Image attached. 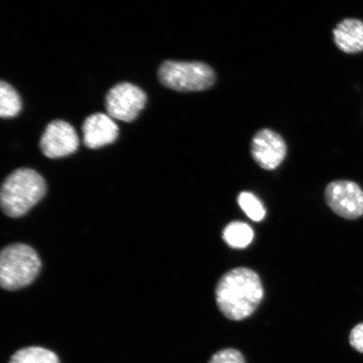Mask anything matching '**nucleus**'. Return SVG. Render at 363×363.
I'll list each match as a JSON object with an SVG mask.
<instances>
[{"instance_id": "13", "label": "nucleus", "mask_w": 363, "mask_h": 363, "mask_svg": "<svg viewBox=\"0 0 363 363\" xmlns=\"http://www.w3.org/2000/svg\"><path fill=\"white\" fill-rule=\"evenodd\" d=\"M10 363H59L55 353L43 347L21 349L11 357Z\"/></svg>"}, {"instance_id": "14", "label": "nucleus", "mask_w": 363, "mask_h": 363, "mask_svg": "<svg viewBox=\"0 0 363 363\" xmlns=\"http://www.w3.org/2000/svg\"><path fill=\"white\" fill-rule=\"evenodd\" d=\"M238 202L245 214L252 220L259 222L264 219L265 208L256 195L249 192H242L239 194Z\"/></svg>"}, {"instance_id": "12", "label": "nucleus", "mask_w": 363, "mask_h": 363, "mask_svg": "<svg viewBox=\"0 0 363 363\" xmlns=\"http://www.w3.org/2000/svg\"><path fill=\"white\" fill-rule=\"evenodd\" d=\"M21 99L17 91L6 82L0 83V116L10 119L19 115L21 111Z\"/></svg>"}, {"instance_id": "9", "label": "nucleus", "mask_w": 363, "mask_h": 363, "mask_svg": "<svg viewBox=\"0 0 363 363\" xmlns=\"http://www.w3.org/2000/svg\"><path fill=\"white\" fill-rule=\"evenodd\" d=\"M83 133L85 146L97 149L115 143L119 135V127L108 113H95L86 118Z\"/></svg>"}, {"instance_id": "5", "label": "nucleus", "mask_w": 363, "mask_h": 363, "mask_svg": "<svg viewBox=\"0 0 363 363\" xmlns=\"http://www.w3.org/2000/svg\"><path fill=\"white\" fill-rule=\"evenodd\" d=\"M146 93L138 86L121 83L112 87L106 94V108L113 120L131 122L138 118L146 106Z\"/></svg>"}, {"instance_id": "15", "label": "nucleus", "mask_w": 363, "mask_h": 363, "mask_svg": "<svg viewBox=\"0 0 363 363\" xmlns=\"http://www.w3.org/2000/svg\"><path fill=\"white\" fill-rule=\"evenodd\" d=\"M208 363H246L242 353L233 348L224 349L215 354Z\"/></svg>"}, {"instance_id": "10", "label": "nucleus", "mask_w": 363, "mask_h": 363, "mask_svg": "<svg viewBox=\"0 0 363 363\" xmlns=\"http://www.w3.org/2000/svg\"><path fill=\"white\" fill-rule=\"evenodd\" d=\"M334 42L337 47L348 54L363 51V22L357 19H346L340 22L333 30Z\"/></svg>"}, {"instance_id": "11", "label": "nucleus", "mask_w": 363, "mask_h": 363, "mask_svg": "<svg viewBox=\"0 0 363 363\" xmlns=\"http://www.w3.org/2000/svg\"><path fill=\"white\" fill-rule=\"evenodd\" d=\"M225 243L230 247L243 249L252 243L254 233L252 227L242 221H233L222 233Z\"/></svg>"}, {"instance_id": "3", "label": "nucleus", "mask_w": 363, "mask_h": 363, "mask_svg": "<svg viewBox=\"0 0 363 363\" xmlns=\"http://www.w3.org/2000/svg\"><path fill=\"white\" fill-rule=\"evenodd\" d=\"M42 262L35 250L26 244L4 247L0 255L2 288L16 290L30 284L38 276Z\"/></svg>"}, {"instance_id": "8", "label": "nucleus", "mask_w": 363, "mask_h": 363, "mask_svg": "<svg viewBox=\"0 0 363 363\" xmlns=\"http://www.w3.org/2000/svg\"><path fill=\"white\" fill-rule=\"evenodd\" d=\"M251 152L254 161L262 169L274 170L284 160L287 146L279 133L270 129H262L254 135Z\"/></svg>"}, {"instance_id": "1", "label": "nucleus", "mask_w": 363, "mask_h": 363, "mask_svg": "<svg viewBox=\"0 0 363 363\" xmlns=\"http://www.w3.org/2000/svg\"><path fill=\"white\" fill-rule=\"evenodd\" d=\"M264 289L259 275L247 267L227 272L218 282V308L229 320L240 321L251 316L259 306Z\"/></svg>"}, {"instance_id": "2", "label": "nucleus", "mask_w": 363, "mask_h": 363, "mask_svg": "<svg viewBox=\"0 0 363 363\" xmlns=\"http://www.w3.org/2000/svg\"><path fill=\"white\" fill-rule=\"evenodd\" d=\"M47 192V185L38 172L20 169L9 175L1 189L2 210L8 216H23L34 207Z\"/></svg>"}, {"instance_id": "7", "label": "nucleus", "mask_w": 363, "mask_h": 363, "mask_svg": "<svg viewBox=\"0 0 363 363\" xmlns=\"http://www.w3.org/2000/svg\"><path fill=\"white\" fill-rule=\"evenodd\" d=\"M79 146V138L74 126L61 120L52 121L48 124L40 142L44 155L52 159L69 156Z\"/></svg>"}, {"instance_id": "6", "label": "nucleus", "mask_w": 363, "mask_h": 363, "mask_svg": "<svg viewBox=\"0 0 363 363\" xmlns=\"http://www.w3.org/2000/svg\"><path fill=\"white\" fill-rule=\"evenodd\" d=\"M325 199L331 210L345 219L355 220L363 215V191L354 182H331L325 189Z\"/></svg>"}, {"instance_id": "4", "label": "nucleus", "mask_w": 363, "mask_h": 363, "mask_svg": "<svg viewBox=\"0 0 363 363\" xmlns=\"http://www.w3.org/2000/svg\"><path fill=\"white\" fill-rule=\"evenodd\" d=\"M158 79L166 88L177 92H201L215 84L212 67L201 62H163L157 71Z\"/></svg>"}, {"instance_id": "16", "label": "nucleus", "mask_w": 363, "mask_h": 363, "mask_svg": "<svg viewBox=\"0 0 363 363\" xmlns=\"http://www.w3.org/2000/svg\"><path fill=\"white\" fill-rule=\"evenodd\" d=\"M349 342L352 348L363 354V322L354 326L349 335Z\"/></svg>"}]
</instances>
